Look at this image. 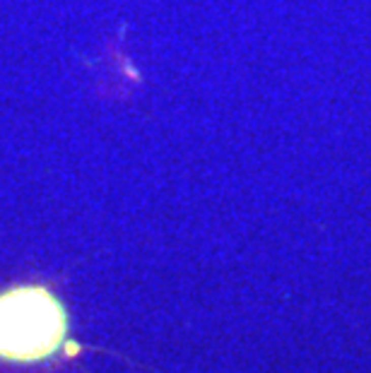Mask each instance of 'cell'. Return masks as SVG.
I'll return each instance as SVG.
<instances>
[{
	"label": "cell",
	"mask_w": 371,
	"mask_h": 373,
	"mask_svg": "<svg viewBox=\"0 0 371 373\" xmlns=\"http://www.w3.org/2000/svg\"><path fill=\"white\" fill-rule=\"evenodd\" d=\"M65 335V310L51 291L19 287L0 294V356L37 361L53 354Z\"/></svg>",
	"instance_id": "cell-1"
}]
</instances>
